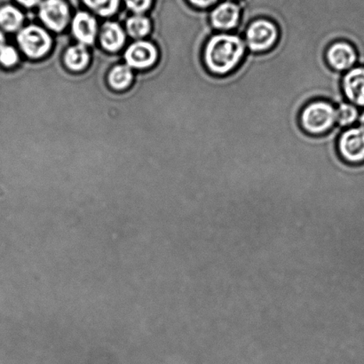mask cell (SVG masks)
<instances>
[{
  "label": "cell",
  "mask_w": 364,
  "mask_h": 364,
  "mask_svg": "<svg viewBox=\"0 0 364 364\" xmlns=\"http://www.w3.org/2000/svg\"><path fill=\"white\" fill-rule=\"evenodd\" d=\"M242 38L249 52H269L279 42V28L272 20L267 18H257L246 27Z\"/></svg>",
  "instance_id": "cell-3"
},
{
  "label": "cell",
  "mask_w": 364,
  "mask_h": 364,
  "mask_svg": "<svg viewBox=\"0 0 364 364\" xmlns=\"http://www.w3.org/2000/svg\"><path fill=\"white\" fill-rule=\"evenodd\" d=\"M241 17L240 5L230 0L218 4L208 14L214 32H235L240 24Z\"/></svg>",
  "instance_id": "cell-6"
},
{
  "label": "cell",
  "mask_w": 364,
  "mask_h": 364,
  "mask_svg": "<svg viewBox=\"0 0 364 364\" xmlns=\"http://www.w3.org/2000/svg\"><path fill=\"white\" fill-rule=\"evenodd\" d=\"M5 36L2 33L1 31H0V49L3 48L4 46H5Z\"/></svg>",
  "instance_id": "cell-24"
},
{
  "label": "cell",
  "mask_w": 364,
  "mask_h": 364,
  "mask_svg": "<svg viewBox=\"0 0 364 364\" xmlns=\"http://www.w3.org/2000/svg\"><path fill=\"white\" fill-rule=\"evenodd\" d=\"M242 36L235 32H214L202 49V62L205 70L218 77L235 73L247 53Z\"/></svg>",
  "instance_id": "cell-1"
},
{
  "label": "cell",
  "mask_w": 364,
  "mask_h": 364,
  "mask_svg": "<svg viewBox=\"0 0 364 364\" xmlns=\"http://www.w3.org/2000/svg\"><path fill=\"white\" fill-rule=\"evenodd\" d=\"M128 9L134 13L142 14L151 6L152 0H124Z\"/></svg>",
  "instance_id": "cell-20"
},
{
  "label": "cell",
  "mask_w": 364,
  "mask_h": 364,
  "mask_svg": "<svg viewBox=\"0 0 364 364\" xmlns=\"http://www.w3.org/2000/svg\"><path fill=\"white\" fill-rule=\"evenodd\" d=\"M200 68H201V67H200ZM200 68H199V69H200ZM192 77H191V78H192ZM180 92H179V94H180ZM178 95H177V96H178ZM176 98H177V97H176ZM174 101H176V100H174ZM173 105H174V102H173ZM172 110H173V108H172ZM171 124H172V119H171ZM171 131H172V126H171ZM172 135H173V132H172ZM172 138H173V137H172ZM173 153H176V152H174V148H173ZM176 161H177V159H176Z\"/></svg>",
  "instance_id": "cell-25"
},
{
  "label": "cell",
  "mask_w": 364,
  "mask_h": 364,
  "mask_svg": "<svg viewBox=\"0 0 364 364\" xmlns=\"http://www.w3.org/2000/svg\"><path fill=\"white\" fill-rule=\"evenodd\" d=\"M127 30L132 38H144L151 31V21L140 14L132 16L127 21Z\"/></svg>",
  "instance_id": "cell-17"
},
{
  "label": "cell",
  "mask_w": 364,
  "mask_h": 364,
  "mask_svg": "<svg viewBox=\"0 0 364 364\" xmlns=\"http://www.w3.org/2000/svg\"><path fill=\"white\" fill-rule=\"evenodd\" d=\"M89 53L85 45H77L71 46L67 50L64 55V63L68 69L73 71H82L88 65Z\"/></svg>",
  "instance_id": "cell-13"
},
{
  "label": "cell",
  "mask_w": 364,
  "mask_h": 364,
  "mask_svg": "<svg viewBox=\"0 0 364 364\" xmlns=\"http://www.w3.org/2000/svg\"><path fill=\"white\" fill-rule=\"evenodd\" d=\"M18 60H19V55H18L16 50L12 48V46H4L0 49V63L3 66L7 68L13 67L16 65Z\"/></svg>",
  "instance_id": "cell-19"
},
{
  "label": "cell",
  "mask_w": 364,
  "mask_h": 364,
  "mask_svg": "<svg viewBox=\"0 0 364 364\" xmlns=\"http://www.w3.org/2000/svg\"><path fill=\"white\" fill-rule=\"evenodd\" d=\"M73 32L82 45H92L97 33V23L90 14L77 13L73 21Z\"/></svg>",
  "instance_id": "cell-11"
},
{
  "label": "cell",
  "mask_w": 364,
  "mask_h": 364,
  "mask_svg": "<svg viewBox=\"0 0 364 364\" xmlns=\"http://www.w3.org/2000/svg\"><path fill=\"white\" fill-rule=\"evenodd\" d=\"M360 110L352 103L344 101L336 106L337 127L342 130L356 126L359 119Z\"/></svg>",
  "instance_id": "cell-14"
},
{
  "label": "cell",
  "mask_w": 364,
  "mask_h": 364,
  "mask_svg": "<svg viewBox=\"0 0 364 364\" xmlns=\"http://www.w3.org/2000/svg\"><path fill=\"white\" fill-rule=\"evenodd\" d=\"M17 41L25 55L32 59L45 56L52 46L51 38L48 32L35 25L21 30L17 36Z\"/></svg>",
  "instance_id": "cell-5"
},
{
  "label": "cell",
  "mask_w": 364,
  "mask_h": 364,
  "mask_svg": "<svg viewBox=\"0 0 364 364\" xmlns=\"http://www.w3.org/2000/svg\"><path fill=\"white\" fill-rule=\"evenodd\" d=\"M89 9L101 16H110L117 12L120 0H84Z\"/></svg>",
  "instance_id": "cell-18"
},
{
  "label": "cell",
  "mask_w": 364,
  "mask_h": 364,
  "mask_svg": "<svg viewBox=\"0 0 364 364\" xmlns=\"http://www.w3.org/2000/svg\"><path fill=\"white\" fill-rule=\"evenodd\" d=\"M326 60L331 70L343 74L358 65V53L351 43L338 41L328 46Z\"/></svg>",
  "instance_id": "cell-7"
},
{
  "label": "cell",
  "mask_w": 364,
  "mask_h": 364,
  "mask_svg": "<svg viewBox=\"0 0 364 364\" xmlns=\"http://www.w3.org/2000/svg\"><path fill=\"white\" fill-rule=\"evenodd\" d=\"M230 1H233V0H230Z\"/></svg>",
  "instance_id": "cell-26"
},
{
  "label": "cell",
  "mask_w": 364,
  "mask_h": 364,
  "mask_svg": "<svg viewBox=\"0 0 364 364\" xmlns=\"http://www.w3.org/2000/svg\"><path fill=\"white\" fill-rule=\"evenodd\" d=\"M189 5L198 10H208L219 0H188Z\"/></svg>",
  "instance_id": "cell-21"
},
{
  "label": "cell",
  "mask_w": 364,
  "mask_h": 364,
  "mask_svg": "<svg viewBox=\"0 0 364 364\" xmlns=\"http://www.w3.org/2000/svg\"><path fill=\"white\" fill-rule=\"evenodd\" d=\"M23 23V14L11 5L0 7V27L9 32L19 30Z\"/></svg>",
  "instance_id": "cell-15"
},
{
  "label": "cell",
  "mask_w": 364,
  "mask_h": 364,
  "mask_svg": "<svg viewBox=\"0 0 364 364\" xmlns=\"http://www.w3.org/2000/svg\"><path fill=\"white\" fill-rule=\"evenodd\" d=\"M337 151L348 165H364V129L355 126L342 130L337 140Z\"/></svg>",
  "instance_id": "cell-4"
},
{
  "label": "cell",
  "mask_w": 364,
  "mask_h": 364,
  "mask_svg": "<svg viewBox=\"0 0 364 364\" xmlns=\"http://www.w3.org/2000/svg\"><path fill=\"white\" fill-rule=\"evenodd\" d=\"M159 52L152 43L137 41L131 45L124 53L127 65L135 69H147L156 62Z\"/></svg>",
  "instance_id": "cell-10"
},
{
  "label": "cell",
  "mask_w": 364,
  "mask_h": 364,
  "mask_svg": "<svg viewBox=\"0 0 364 364\" xmlns=\"http://www.w3.org/2000/svg\"><path fill=\"white\" fill-rule=\"evenodd\" d=\"M356 126L362 127L363 129H364V109H362L361 112H360L358 124H356Z\"/></svg>",
  "instance_id": "cell-23"
},
{
  "label": "cell",
  "mask_w": 364,
  "mask_h": 364,
  "mask_svg": "<svg viewBox=\"0 0 364 364\" xmlns=\"http://www.w3.org/2000/svg\"><path fill=\"white\" fill-rule=\"evenodd\" d=\"M16 1L25 7H33L37 6L41 0H16Z\"/></svg>",
  "instance_id": "cell-22"
},
{
  "label": "cell",
  "mask_w": 364,
  "mask_h": 364,
  "mask_svg": "<svg viewBox=\"0 0 364 364\" xmlns=\"http://www.w3.org/2000/svg\"><path fill=\"white\" fill-rule=\"evenodd\" d=\"M101 44L109 52H117L123 48L126 42V34L122 28L116 23H106L101 31Z\"/></svg>",
  "instance_id": "cell-12"
},
{
  "label": "cell",
  "mask_w": 364,
  "mask_h": 364,
  "mask_svg": "<svg viewBox=\"0 0 364 364\" xmlns=\"http://www.w3.org/2000/svg\"><path fill=\"white\" fill-rule=\"evenodd\" d=\"M299 122L310 136H324L337 127L336 106L326 100H314L301 109Z\"/></svg>",
  "instance_id": "cell-2"
},
{
  "label": "cell",
  "mask_w": 364,
  "mask_h": 364,
  "mask_svg": "<svg viewBox=\"0 0 364 364\" xmlns=\"http://www.w3.org/2000/svg\"><path fill=\"white\" fill-rule=\"evenodd\" d=\"M341 89L346 101L364 109V66L358 64L343 73Z\"/></svg>",
  "instance_id": "cell-8"
},
{
  "label": "cell",
  "mask_w": 364,
  "mask_h": 364,
  "mask_svg": "<svg viewBox=\"0 0 364 364\" xmlns=\"http://www.w3.org/2000/svg\"><path fill=\"white\" fill-rule=\"evenodd\" d=\"M133 80V71L128 65H117L109 74L110 87L116 90H124L127 88Z\"/></svg>",
  "instance_id": "cell-16"
},
{
  "label": "cell",
  "mask_w": 364,
  "mask_h": 364,
  "mask_svg": "<svg viewBox=\"0 0 364 364\" xmlns=\"http://www.w3.org/2000/svg\"><path fill=\"white\" fill-rule=\"evenodd\" d=\"M39 17L50 30L62 31L70 19L69 7L63 0H45L39 7Z\"/></svg>",
  "instance_id": "cell-9"
}]
</instances>
